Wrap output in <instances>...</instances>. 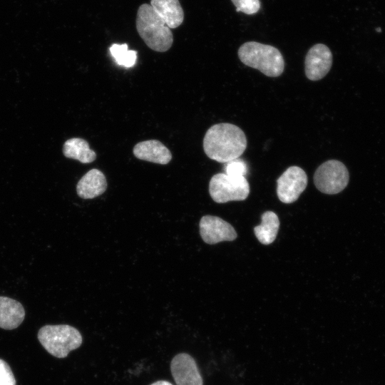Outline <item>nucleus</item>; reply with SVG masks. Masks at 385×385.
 <instances>
[{"mask_svg": "<svg viewBox=\"0 0 385 385\" xmlns=\"http://www.w3.org/2000/svg\"><path fill=\"white\" fill-rule=\"evenodd\" d=\"M244 131L236 125L220 123L205 133L203 149L207 156L218 163H227L239 158L247 148Z\"/></svg>", "mask_w": 385, "mask_h": 385, "instance_id": "nucleus-1", "label": "nucleus"}, {"mask_svg": "<svg viewBox=\"0 0 385 385\" xmlns=\"http://www.w3.org/2000/svg\"><path fill=\"white\" fill-rule=\"evenodd\" d=\"M136 29L145 44L155 51L165 52L173 44L170 29L148 4H143L138 9Z\"/></svg>", "mask_w": 385, "mask_h": 385, "instance_id": "nucleus-2", "label": "nucleus"}, {"mask_svg": "<svg viewBox=\"0 0 385 385\" xmlns=\"http://www.w3.org/2000/svg\"><path fill=\"white\" fill-rule=\"evenodd\" d=\"M237 54L245 66L257 69L268 77H278L284 71L283 56L273 46L247 41L240 46Z\"/></svg>", "mask_w": 385, "mask_h": 385, "instance_id": "nucleus-3", "label": "nucleus"}, {"mask_svg": "<svg viewBox=\"0 0 385 385\" xmlns=\"http://www.w3.org/2000/svg\"><path fill=\"white\" fill-rule=\"evenodd\" d=\"M38 339L43 348L57 358H65L82 344L79 331L67 324L46 325L40 328Z\"/></svg>", "mask_w": 385, "mask_h": 385, "instance_id": "nucleus-4", "label": "nucleus"}, {"mask_svg": "<svg viewBox=\"0 0 385 385\" xmlns=\"http://www.w3.org/2000/svg\"><path fill=\"white\" fill-rule=\"evenodd\" d=\"M209 192L217 203L244 200L250 194V185L245 177H231L220 173L211 178Z\"/></svg>", "mask_w": 385, "mask_h": 385, "instance_id": "nucleus-5", "label": "nucleus"}, {"mask_svg": "<svg viewBox=\"0 0 385 385\" xmlns=\"http://www.w3.org/2000/svg\"><path fill=\"white\" fill-rule=\"evenodd\" d=\"M349 172L339 160H329L321 164L314 174V183L320 192L334 195L342 191L349 183Z\"/></svg>", "mask_w": 385, "mask_h": 385, "instance_id": "nucleus-6", "label": "nucleus"}, {"mask_svg": "<svg viewBox=\"0 0 385 385\" xmlns=\"http://www.w3.org/2000/svg\"><path fill=\"white\" fill-rule=\"evenodd\" d=\"M305 171L298 166L289 167L277 180V195L284 203L296 201L307 185Z\"/></svg>", "mask_w": 385, "mask_h": 385, "instance_id": "nucleus-7", "label": "nucleus"}, {"mask_svg": "<svg viewBox=\"0 0 385 385\" xmlns=\"http://www.w3.org/2000/svg\"><path fill=\"white\" fill-rule=\"evenodd\" d=\"M332 65V53L323 43H317L308 51L304 60V71L307 78L311 81L323 78Z\"/></svg>", "mask_w": 385, "mask_h": 385, "instance_id": "nucleus-8", "label": "nucleus"}, {"mask_svg": "<svg viewBox=\"0 0 385 385\" xmlns=\"http://www.w3.org/2000/svg\"><path fill=\"white\" fill-rule=\"evenodd\" d=\"M199 225L201 237L207 244L232 241L237 236L235 230L230 223L217 216L202 217Z\"/></svg>", "mask_w": 385, "mask_h": 385, "instance_id": "nucleus-9", "label": "nucleus"}, {"mask_svg": "<svg viewBox=\"0 0 385 385\" xmlns=\"http://www.w3.org/2000/svg\"><path fill=\"white\" fill-rule=\"evenodd\" d=\"M170 371L177 385H203L197 364L188 354L175 355L170 362Z\"/></svg>", "mask_w": 385, "mask_h": 385, "instance_id": "nucleus-10", "label": "nucleus"}, {"mask_svg": "<svg viewBox=\"0 0 385 385\" xmlns=\"http://www.w3.org/2000/svg\"><path fill=\"white\" fill-rule=\"evenodd\" d=\"M134 155L142 160L160 165L168 164L172 159L169 149L157 140H148L137 143L133 150Z\"/></svg>", "mask_w": 385, "mask_h": 385, "instance_id": "nucleus-11", "label": "nucleus"}, {"mask_svg": "<svg viewBox=\"0 0 385 385\" xmlns=\"http://www.w3.org/2000/svg\"><path fill=\"white\" fill-rule=\"evenodd\" d=\"M107 188L105 175L96 168L87 172L78 182L76 192L83 199H92L102 195Z\"/></svg>", "mask_w": 385, "mask_h": 385, "instance_id": "nucleus-12", "label": "nucleus"}, {"mask_svg": "<svg viewBox=\"0 0 385 385\" xmlns=\"http://www.w3.org/2000/svg\"><path fill=\"white\" fill-rule=\"evenodd\" d=\"M24 317L25 310L19 302L0 296V328L14 329L23 322Z\"/></svg>", "mask_w": 385, "mask_h": 385, "instance_id": "nucleus-13", "label": "nucleus"}, {"mask_svg": "<svg viewBox=\"0 0 385 385\" xmlns=\"http://www.w3.org/2000/svg\"><path fill=\"white\" fill-rule=\"evenodd\" d=\"M150 5L170 29H175L183 23L184 12L179 0H150Z\"/></svg>", "mask_w": 385, "mask_h": 385, "instance_id": "nucleus-14", "label": "nucleus"}, {"mask_svg": "<svg viewBox=\"0 0 385 385\" xmlns=\"http://www.w3.org/2000/svg\"><path fill=\"white\" fill-rule=\"evenodd\" d=\"M63 155L82 163H89L96 158V153L89 147L88 142L82 138H73L67 140L63 147Z\"/></svg>", "mask_w": 385, "mask_h": 385, "instance_id": "nucleus-15", "label": "nucleus"}, {"mask_svg": "<svg viewBox=\"0 0 385 385\" xmlns=\"http://www.w3.org/2000/svg\"><path fill=\"white\" fill-rule=\"evenodd\" d=\"M279 228V220L276 213L266 211L262 215V222L254 227L257 240L263 245H270L274 241Z\"/></svg>", "mask_w": 385, "mask_h": 385, "instance_id": "nucleus-16", "label": "nucleus"}, {"mask_svg": "<svg viewBox=\"0 0 385 385\" xmlns=\"http://www.w3.org/2000/svg\"><path fill=\"white\" fill-rule=\"evenodd\" d=\"M111 56L115 62L127 68L133 66L136 63L137 52L133 50H128L126 43H113L109 48Z\"/></svg>", "mask_w": 385, "mask_h": 385, "instance_id": "nucleus-17", "label": "nucleus"}, {"mask_svg": "<svg viewBox=\"0 0 385 385\" xmlns=\"http://www.w3.org/2000/svg\"><path fill=\"white\" fill-rule=\"evenodd\" d=\"M247 170L246 163L240 158L227 163L225 166V174L231 177H245Z\"/></svg>", "mask_w": 385, "mask_h": 385, "instance_id": "nucleus-18", "label": "nucleus"}, {"mask_svg": "<svg viewBox=\"0 0 385 385\" xmlns=\"http://www.w3.org/2000/svg\"><path fill=\"white\" fill-rule=\"evenodd\" d=\"M237 11H242L247 15L257 13L260 9V0H231Z\"/></svg>", "mask_w": 385, "mask_h": 385, "instance_id": "nucleus-19", "label": "nucleus"}, {"mask_svg": "<svg viewBox=\"0 0 385 385\" xmlns=\"http://www.w3.org/2000/svg\"><path fill=\"white\" fill-rule=\"evenodd\" d=\"M0 385H16L9 365L1 359H0Z\"/></svg>", "mask_w": 385, "mask_h": 385, "instance_id": "nucleus-20", "label": "nucleus"}, {"mask_svg": "<svg viewBox=\"0 0 385 385\" xmlns=\"http://www.w3.org/2000/svg\"><path fill=\"white\" fill-rule=\"evenodd\" d=\"M150 385H173V384L168 381L160 380V381H157Z\"/></svg>", "mask_w": 385, "mask_h": 385, "instance_id": "nucleus-21", "label": "nucleus"}]
</instances>
